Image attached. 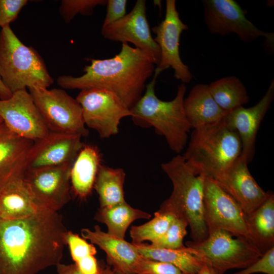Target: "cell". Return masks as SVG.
I'll return each instance as SVG.
<instances>
[{
    "instance_id": "1f68e13d",
    "label": "cell",
    "mask_w": 274,
    "mask_h": 274,
    "mask_svg": "<svg viewBox=\"0 0 274 274\" xmlns=\"http://www.w3.org/2000/svg\"><path fill=\"white\" fill-rule=\"evenodd\" d=\"M65 245L69 248L75 263L89 256H94L97 252L94 244L71 231H66L64 236Z\"/></svg>"
},
{
    "instance_id": "277c9868",
    "label": "cell",
    "mask_w": 274,
    "mask_h": 274,
    "mask_svg": "<svg viewBox=\"0 0 274 274\" xmlns=\"http://www.w3.org/2000/svg\"><path fill=\"white\" fill-rule=\"evenodd\" d=\"M161 166L171 180L173 189L160 207L188 223L193 241L203 240L208 235L203 203L206 175L196 173L181 155L162 163Z\"/></svg>"
},
{
    "instance_id": "6da1fadb",
    "label": "cell",
    "mask_w": 274,
    "mask_h": 274,
    "mask_svg": "<svg viewBox=\"0 0 274 274\" xmlns=\"http://www.w3.org/2000/svg\"><path fill=\"white\" fill-rule=\"evenodd\" d=\"M66 231L58 212L42 207L24 218H0V274H37L56 266Z\"/></svg>"
},
{
    "instance_id": "8992f818",
    "label": "cell",
    "mask_w": 274,
    "mask_h": 274,
    "mask_svg": "<svg viewBox=\"0 0 274 274\" xmlns=\"http://www.w3.org/2000/svg\"><path fill=\"white\" fill-rule=\"evenodd\" d=\"M0 78L12 93L26 88H47L53 83L39 53L24 45L10 25L0 31Z\"/></svg>"
},
{
    "instance_id": "ac0fdd59",
    "label": "cell",
    "mask_w": 274,
    "mask_h": 274,
    "mask_svg": "<svg viewBox=\"0 0 274 274\" xmlns=\"http://www.w3.org/2000/svg\"><path fill=\"white\" fill-rule=\"evenodd\" d=\"M274 98V80H272L264 95L253 107L237 108L227 113L222 121L238 133L242 142L241 156L248 163L251 162L255 151L257 133L264 116Z\"/></svg>"
},
{
    "instance_id": "7bdbcfd3",
    "label": "cell",
    "mask_w": 274,
    "mask_h": 274,
    "mask_svg": "<svg viewBox=\"0 0 274 274\" xmlns=\"http://www.w3.org/2000/svg\"><path fill=\"white\" fill-rule=\"evenodd\" d=\"M3 122V120H2V119L1 118V117H0V123H2V122Z\"/></svg>"
},
{
    "instance_id": "484cf974",
    "label": "cell",
    "mask_w": 274,
    "mask_h": 274,
    "mask_svg": "<svg viewBox=\"0 0 274 274\" xmlns=\"http://www.w3.org/2000/svg\"><path fill=\"white\" fill-rule=\"evenodd\" d=\"M125 176L123 168L100 165L93 186L98 195L100 208L125 201L123 190Z\"/></svg>"
},
{
    "instance_id": "836d02e7",
    "label": "cell",
    "mask_w": 274,
    "mask_h": 274,
    "mask_svg": "<svg viewBox=\"0 0 274 274\" xmlns=\"http://www.w3.org/2000/svg\"><path fill=\"white\" fill-rule=\"evenodd\" d=\"M274 274V247L265 252L253 263L233 274Z\"/></svg>"
},
{
    "instance_id": "f546056e",
    "label": "cell",
    "mask_w": 274,
    "mask_h": 274,
    "mask_svg": "<svg viewBox=\"0 0 274 274\" xmlns=\"http://www.w3.org/2000/svg\"><path fill=\"white\" fill-rule=\"evenodd\" d=\"M188 226L185 220L176 217L166 231L150 245L157 248L185 249L186 247L183 244V239L187 233Z\"/></svg>"
},
{
    "instance_id": "d4e9b609",
    "label": "cell",
    "mask_w": 274,
    "mask_h": 274,
    "mask_svg": "<svg viewBox=\"0 0 274 274\" xmlns=\"http://www.w3.org/2000/svg\"><path fill=\"white\" fill-rule=\"evenodd\" d=\"M151 215L144 211L131 207L126 201L114 205L99 208L94 219L105 224L109 234L124 239L129 225L135 220L150 219Z\"/></svg>"
},
{
    "instance_id": "8fae6325",
    "label": "cell",
    "mask_w": 274,
    "mask_h": 274,
    "mask_svg": "<svg viewBox=\"0 0 274 274\" xmlns=\"http://www.w3.org/2000/svg\"><path fill=\"white\" fill-rule=\"evenodd\" d=\"M188 28L180 18L176 1L166 0L164 19L152 28L156 35L154 40L160 51V60L154 75L158 76L162 72L172 67L174 71V76L177 80L185 84L191 81L192 74L188 65L182 61L179 52L181 34Z\"/></svg>"
},
{
    "instance_id": "60d3db41",
    "label": "cell",
    "mask_w": 274,
    "mask_h": 274,
    "mask_svg": "<svg viewBox=\"0 0 274 274\" xmlns=\"http://www.w3.org/2000/svg\"><path fill=\"white\" fill-rule=\"evenodd\" d=\"M113 269H112L110 267H106L102 269L101 274H113Z\"/></svg>"
},
{
    "instance_id": "d590c367",
    "label": "cell",
    "mask_w": 274,
    "mask_h": 274,
    "mask_svg": "<svg viewBox=\"0 0 274 274\" xmlns=\"http://www.w3.org/2000/svg\"><path fill=\"white\" fill-rule=\"evenodd\" d=\"M126 0H108L107 13L102 24L105 27L123 18L126 15Z\"/></svg>"
},
{
    "instance_id": "f35d334b",
    "label": "cell",
    "mask_w": 274,
    "mask_h": 274,
    "mask_svg": "<svg viewBox=\"0 0 274 274\" xmlns=\"http://www.w3.org/2000/svg\"><path fill=\"white\" fill-rule=\"evenodd\" d=\"M12 95V92L5 86L0 78V99H7L9 98Z\"/></svg>"
},
{
    "instance_id": "74e56055",
    "label": "cell",
    "mask_w": 274,
    "mask_h": 274,
    "mask_svg": "<svg viewBox=\"0 0 274 274\" xmlns=\"http://www.w3.org/2000/svg\"><path fill=\"white\" fill-rule=\"evenodd\" d=\"M56 266L57 274H82L75 263L64 264L60 263Z\"/></svg>"
},
{
    "instance_id": "9c48e42d",
    "label": "cell",
    "mask_w": 274,
    "mask_h": 274,
    "mask_svg": "<svg viewBox=\"0 0 274 274\" xmlns=\"http://www.w3.org/2000/svg\"><path fill=\"white\" fill-rule=\"evenodd\" d=\"M76 99L82 107L85 126L96 131L102 139L117 134L121 120L131 116L120 98L107 89L81 90Z\"/></svg>"
},
{
    "instance_id": "7402d4cb",
    "label": "cell",
    "mask_w": 274,
    "mask_h": 274,
    "mask_svg": "<svg viewBox=\"0 0 274 274\" xmlns=\"http://www.w3.org/2000/svg\"><path fill=\"white\" fill-rule=\"evenodd\" d=\"M23 177L15 179L0 191V218L15 220L28 217L40 209Z\"/></svg>"
},
{
    "instance_id": "8d00e7d4",
    "label": "cell",
    "mask_w": 274,
    "mask_h": 274,
    "mask_svg": "<svg viewBox=\"0 0 274 274\" xmlns=\"http://www.w3.org/2000/svg\"><path fill=\"white\" fill-rule=\"evenodd\" d=\"M74 263L82 274H101L102 270L93 255L89 256Z\"/></svg>"
},
{
    "instance_id": "2e32d148",
    "label": "cell",
    "mask_w": 274,
    "mask_h": 274,
    "mask_svg": "<svg viewBox=\"0 0 274 274\" xmlns=\"http://www.w3.org/2000/svg\"><path fill=\"white\" fill-rule=\"evenodd\" d=\"M81 138L77 135L49 131L33 142L27 156L26 170L73 163L85 145Z\"/></svg>"
},
{
    "instance_id": "cb8c5ba5",
    "label": "cell",
    "mask_w": 274,
    "mask_h": 274,
    "mask_svg": "<svg viewBox=\"0 0 274 274\" xmlns=\"http://www.w3.org/2000/svg\"><path fill=\"white\" fill-rule=\"evenodd\" d=\"M252 242L263 254L274 247V195L269 193L266 200L246 216Z\"/></svg>"
},
{
    "instance_id": "7c38bea8",
    "label": "cell",
    "mask_w": 274,
    "mask_h": 274,
    "mask_svg": "<svg viewBox=\"0 0 274 274\" xmlns=\"http://www.w3.org/2000/svg\"><path fill=\"white\" fill-rule=\"evenodd\" d=\"M205 23L213 33L222 36L235 33L245 42H252L264 37L272 45L274 35L259 29L246 17V11L233 0H204Z\"/></svg>"
},
{
    "instance_id": "7a4b0ae2",
    "label": "cell",
    "mask_w": 274,
    "mask_h": 274,
    "mask_svg": "<svg viewBox=\"0 0 274 274\" xmlns=\"http://www.w3.org/2000/svg\"><path fill=\"white\" fill-rule=\"evenodd\" d=\"M80 77L62 75L58 84L67 89H105L117 94L130 109L143 95L147 81L154 74L155 63L148 53L128 43H122L120 52L104 59L88 58Z\"/></svg>"
},
{
    "instance_id": "44dd1931",
    "label": "cell",
    "mask_w": 274,
    "mask_h": 274,
    "mask_svg": "<svg viewBox=\"0 0 274 274\" xmlns=\"http://www.w3.org/2000/svg\"><path fill=\"white\" fill-rule=\"evenodd\" d=\"M187 118L193 129L220 122L228 113L222 109L212 96L209 85L199 84L184 100Z\"/></svg>"
},
{
    "instance_id": "e0dca14e",
    "label": "cell",
    "mask_w": 274,
    "mask_h": 274,
    "mask_svg": "<svg viewBox=\"0 0 274 274\" xmlns=\"http://www.w3.org/2000/svg\"><path fill=\"white\" fill-rule=\"evenodd\" d=\"M241 155L223 173L214 179L228 193L248 215L261 205L269 193L257 184Z\"/></svg>"
},
{
    "instance_id": "5bb4252c",
    "label": "cell",
    "mask_w": 274,
    "mask_h": 274,
    "mask_svg": "<svg viewBox=\"0 0 274 274\" xmlns=\"http://www.w3.org/2000/svg\"><path fill=\"white\" fill-rule=\"evenodd\" d=\"M0 117L11 131L33 142L50 131L26 89L15 92L7 99H0Z\"/></svg>"
},
{
    "instance_id": "ffe728a7",
    "label": "cell",
    "mask_w": 274,
    "mask_h": 274,
    "mask_svg": "<svg viewBox=\"0 0 274 274\" xmlns=\"http://www.w3.org/2000/svg\"><path fill=\"white\" fill-rule=\"evenodd\" d=\"M33 141L22 138L0 123V191L11 181L23 177Z\"/></svg>"
},
{
    "instance_id": "e575fe53",
    "label": "cell",
    "mask_w": 274,
    "mask_h": 274,
    "mask_svg": "<svg viewBox=\"0 0 274 274\" xmlns=\"http://www.w3.org/2000/svg\"><path fill=\"white\" fill-rule=\"evenodd\" d=\"M27 0H0V27L2 28L15 21Z\"/></svg>"
},
{
    "instance_id": "4fadbf2b",
    "label": "cell",
    "mask_w": 274,
    "mask_h": 274,
    "mask_svg": "<svg viewBox=\"0 0 274 274\" xmlns=\"http://www.w3.org/2000/svg\"><path fill=\"white\" fill-rule=\"evenodd\" d=\"M73 164L26 171L23 178L39 206L58 212L68 202Z\"/></svg>"
},
{
    "instance_id": "b9f144b4",
    "label": "cell",
    "mask_w": 274,
    "mask_h": 274,
    "mask_svg": "<svg viewBox=\"0 0 274 274\" xmlns=\"http://www.w3.org/2000/svg\"><path fill=\"white\" fill-rule=\"evenodd\" d=\"M113 270H114L113 274H124V273H123L122 272H120L119 271H117V270H114V269H113Z\"/></svg>"
},
{
    "instance_id": "d6986e66",
    "label": "cell",
    "mask_w": 274,
    "mask_h": 274,
    "mask_svg": "<svg viewBox=\"0 0 274 274\" xmlns=\"http://www.w3.org/2000/svg\"><path fill=\"white\" fill-rule=\"evenodd\" d=\"M81 232L83 238L106 253L107 262L114 270L124 274H136L142 255L133 243L102 231L97 225L94 226L93 230L83 228Z\"/></svg>"
},
{
    "instance_id": "52a82bcc",
    "label": "cell",
    "mask_w": 274,
    "mask_h": 274,
    "mask_svg": "<svg viewBox=\"0 0 274 274\" xmlns=\"http://www.w3.org/2000/svg\"><path fill=\"white\" fill-rule=\"evenodd\" d=\"M189 252L211 266L218 274L231 269L245 268L263 254L249 239L217 230L200 242L188 241Z\"/></svg>"
},
{
    "instance_id": "4316f807",
    "label": "cell",
    "mask_w": 274,
    "mask_h": 274,
    "mask_svg": "<svg viewBox=\"0 0 274 274\" xmlns=\"http://www.w3.org/2000/svg\"><path fill=\"white\" fill-rule=\"evenodd\" d=\"M143 257L171 264L179 268L184 274H195L204 263L190 253L187 247L183 250L157 248L145 243L133 244Z\"/></svg>"
},
{
    "instance_id": "9a60e30c",
    "label": "cell",
    "mask_w": 274,
    "mask_h": 274,
    "mask_svg": "<svg viewBox=\"0 0 274 274\" xmlns=\"http://www.w3.org/2000/svg\"><path fill=\"white\" fill-rule=\"evenodd\" d=\"M146 10V1L138 0L128 14L119 20L102 27L101 33L108 40L133 44L135 48L150 55L157 66L160 60V51L152 37Z\"/></svg>"
},
{
    "instance_id": "5b68a950",
    "label": "cell",
    "mask_w": 274,
    "mask_h": 274,
    "mask_svg": "<svg viewBox=\"0 0 274 274\" xmlns=\"http://www.w3.org/2000/svg\"><path fill=\"white\" fill-rule=\"evenodd\" d=\"M242 151L238 133L222 120L194 128L183 156L196 173L215 179L231 165Z\"/></svg>"
},
{
    "instance_id": "30bf717a",
    "label": "cell",
    "mask_w": 274,
    "mask_h": 274,
    "mask_svg": "<svg viewBox=\"0 0 274 274\" xmlns=\"http://www.w3.org/2000/svg\"><path fill=\"white\" fill-rule=\"evenodd\" d=\"M203 203L204 220L208 233L223 230L252 242L248 230L246 215L241 207L213 178L206 175L204 181Z\"/></svg>"
},
{
    "instance_id": "ab89813d",
    "label": "cell",
    "mask_w": 274,
    "mask_h": 274,
    "mask_svg": "<svg viewBox=\"0 0 274 274\" xmlns=\"http://www.w3.org/2000/svg\"><path fill=\"white\" fill-rule=\"evenodd\" d=\"M195 274H218L209 265L204 263L201 268Z\"/></svg>"
},
{
    "instance_id": "d6a6232c",
    "label": "cell",
    "mask_w": 274,
    "mask_h": 274,
    "mask_svg": "<svg viewBox=\"0 0 274 274\" xmlns=\"http://www.w3.org/2000/svg\"><path fill=\"white\" fill-rule=\"evenodd\" d=\"M136 274H184L176 266L165 262L151 260L142 256Z\"/></svg>"
},
{
    "instance_id": "603a6c76",
    "label": "cell",
    "mask_w": 274,
    "mask_h": 274,
    "mask_svg": "<svg viewBox=\"0 0 274 274\" xmlns=\"http://www.w3.org/2000/svg\"><path fill=\"white\" fill-rule=\"evenodd\" d=\"M100 162L98 149L84 145L73 162L70 175L71 188L79 198L85 199L91 193Z\"/></svg>"
},
{
    "instance_id": "83f0119b",
    "label": "cell",
    "mask_w": 274,
    "mask_h": 274,
    "mask_svg": "<svg viewBox=\"0 0 274 274\" xmlns=\"http://www.w3.org/2000/svg\"><path fill=\"white\" fill-rule=\"evenodd\" d=\"M209 89L219 106L227 112L249 101L245 86L235 76H228L213 82L209 85Z\"/></svg>"
},
{
    "instance_id": "4dcf8cb0",
    "label": "cell",
    "mask_w": 274,
    "mask_h": 274,
    "mask_svg": "<svg viewBox=\"0 0 274 274\" xmlns=\"http://www.w3.org/2000/svg\"><path fill=\"white\" fill-rule=\"evenodd\" d=\"M107 0H62L59 7L60 14L65 23L70 22L78 14L91 15L98 5H106Z\"/></svg>"
},
{
    "instance_id": "3957f363",
    "label": "cell",
    "mask_w": 274,
    "mask_h": 274,
    "mask_svg": "<svg viewBox=\"0 0 274 274\" xmlns=\"http://www.w3.org/2000/svg\"><path fill=\"white\" fill-rule=\"evenodd\" d=\"M157 77L154 75L146 85L145 93L130 109L131 117L135 125L154 127L158 134L164 136L170 149L179 153L185 148L192 128L184 109L186 86L182 83L173 100L163 101L155 92Z\"/></svg>"
},
{
    "instance_id": "f1b7e54d",
    "label": "cell",
    "mask_w": 274,
    "mask_h": 274,
    "mask_svg": "<svg viewBox=\"0 0 274 274\" xmlns=\"http://www.w3.org/2000/svg\"><path fill=\"white\" fill-rule=\"evenodd\" d=\"M176 217L173 213L160 207L151 220L144 224L131 227L130 236L132 243L141 244L147 241L154 242L166 231Z\"/></svg>"
},
{
    "instance_id": "ba28073f",
    "label": "cell",
    "mask_w": 274,
    "mask_h": 274,
    "mask_svg": "<svg viewBox=\"0 0 274 274\" xmlns=\"http://www.w3.org/2000/svg\"><path fill=\"white\" fill-rule=\"evenodd\" d=\"M28 90L50 131L81 137L88 135L81 105L64 90L37 88Z\"/></svg>"
}]
</instances>
